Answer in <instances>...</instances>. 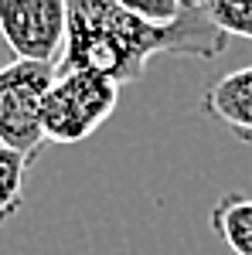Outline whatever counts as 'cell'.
I'll list each match as a JSON object with an SVG mask.
<instances>
[{
	"label": "cell",
	"mask_w": 252,
	"mask_h": 255,
	"mask_svg": "<svg viewBox=\"0 0 252 255\" xmlns=\"http://www.w3.org/2000/svg\"><path fill=\"white\" fill-rule=\"evenodd\" d=\"M34 160H38L34 153H20L14 146H0V215L3 218H14L20 211L27 174H31Z\"/></svg>",
	"instance_id": "7"
},
{
	"label": "cell",
	"mask_w": 252,
	"mask_h": 255,
	"mask_svg": "<svg viewBox=\"0 0 252 255\" xmlns=\"http://www.w3.org/2000/svg\"><path fill=\"white\" fill-rule=\"evenodd\" d=\"M212 232L235 255H252V194H222L212 208Z\"/></svg>",
	"instance_id": "6"
},
{
	"label": "cell",
	"mask_w": 252,
	"mask_h": 255,
	"mask_svg": "<svg viewBox=\"0 0 252 255\" xmlns=\"http://www.w3.org/2000/svg\"><path fill=\"white\" fill-rule=\"evenodd\" d=\"M229 41L205 10L177 27H157L123 10L116 0H68V44L58 68H92L130 85L143 79L147 61L157 55L218 58Z\"/></svg>",
	"instance_id": "1"
},
{
	"label": "cell",
	"mask_w": 252,
	"mask_h": 255,
	"mask_svg": "<svg viewBox=\"0 0 252 255\" xmlns=\"http://www.w3.org/2000/svg\"><path fill=\"white\" fill-rule=\"evenodd\" d=\"M116 3L123 10H130L133 17L157 24V27H177L201 14L198 0H116Z\"/></svg>",
	"instance_id": "8"
},
{
	"label": "cell",
	"mask_w": 252,
	"mask_h": 255,
	"mask_svg": "<svg viewBox=\"0 0 252 255\" xmlns=\"http://www.w3.org/2000/svg\"><path fill=\"white\" fill-rule=\"evenodd\" d=\"M0 31L17 58H65L68 44V0H0Z\"/></svg>",
	"instance_id": "4"
},
{
	"label": "cell",
	"mask_w": 252,
	"mask_h": 255,
	"mask_svg": "<svg viewBox=\"0 0 252 255\" xmlns=\"http://www.w3.org/2000/svg\"><path fill=\"white\" fill-rule=\"evenodd\" d=\"M198 7L229 38L252 41V0H198Z\"/></svg>",
	"instance_id": "9"
},
{
	"label": "cell",
	"mask_w": 252,
	"mask_h": 255,
	"mask_svg": "<svg viewBox=\"0 0 252 255\" xmlns=\"http://www.w3.org/2000/svg\"><path fill=\"white\" fill-rule=\"evenodd\" d=\"M58 65L51 61L14 58L0 72V139L20 153H34L48 143L44 136V99Z\"/></svg>",
	"instance_id": "3"
},
{
	"label": "cell",
	"mask_w": 252,
	"mask_h": 255,
	"mask_svg": "<svg viewBox=\"0 0 252 255\" xmlns=\"http://www.w3.org/2000/svg\"><path fill=\"white\" fill-rule=\"evenodd\" d=\"M201 113L225 126L239 143L252 146V65L232 68L208 82L201 92Z\"/></svg>",
	"instance_id": "5"
},
{
	"label": "cell",
	"mask_w": 252,
	"mask_h": 255,
	"mask_svg": "<svg viewBox=\"0 0 252 255\" xmlns=\"http://www.w3.org/2000/svg\"><path fill=\"white\" fill-rule=\"evenodd\" d=\"M119 82L92 68H58L44 99V136L48 143L72 146L96 133L116 113Z\"/></svg>",
	"instance_id": "2"
}]
</instances>
